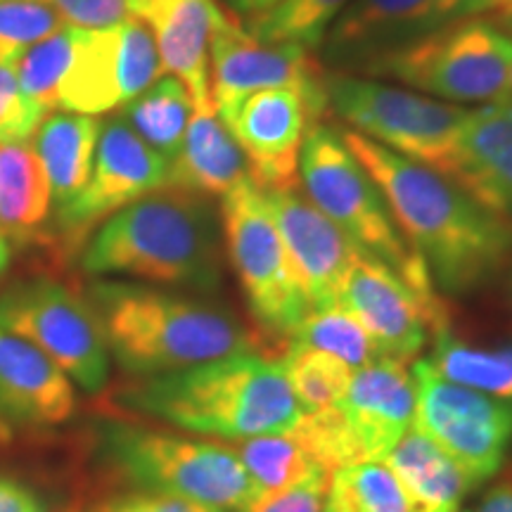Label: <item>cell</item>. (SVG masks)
Returning <instances> with one entry per match:
<instances>
[{
	"instance_id": "60d3db41",
	"label": "cell",
	"mask_w": 512,
	"mask_h": 512,
	"mask_svg": "<svg viewBox=\"0 0 512 512\" xmlns=\"http://www.w3.org/2000/svg\"><path fill=\"white\" fill-rule=\"evenodd\" d=\"M463 512H512V479L491 486L475 505Z\"/></svg>"
},
{
	"instance_id": "ba28073f",
	"label": "cell",
	"mask_w": 512,
	"mask_h": 512,
	"mask_svg": "<svg viewBox=\"0 0 512 512\" xmlns=\"http://www.w3.org/2000/svg\"><path fill=\"white\" fill-rule=\"evenodd\" d=\"M328 110L349 131L439 174L451 169L467 110L396 83L328 72Z\"/></svg>"
},
{
	"instance_id": "7c38bea8",
	"label": "cell",
	"mask_w": 512,
	"mask_h": 512,
	"mask_svg": "<svg viewBox=\"0 0 512 512\" xmlns=\"http://www.w3.org/2000/svg\"><path fill=\"white\" fill-rule=\"evenodd\" d=\"M169 162L145 145L126 121L114 114L100 124L95 162L86 188L50 216L48 240L67 254H79L102 221L140 197L166 185Z\"/></svg>"
},
{
	"instance_id": "e0dca14e",
	"label": "cell",
	"mask_w": 512,
	"mask_h": 512,
	"mask_svg": "<svg viewBox=\"0 0 512 512\" xmlns=\"http://www.w3.org/2000/svg\"><path fill=\"white\" fill-rule=\"evenodd\" d=\"M479 15L472 0H351L318 48L330 72L354 74L456 19Z\"/></svg>"
},
{
	"instance_id": "603a6c76",
	"label": "cell",
	"mask_w": 512,
	"mask_h": 512,
	"mask_svg": "<svg viewBox=\"0 0 512 512\" xmlns=\"http://www.w3.org/2000/svg\"><path fill=\"white\" fill-rule=\"evenodd\" d=\"M245 178H249L245 152L221 121L214 102L195 105L183 143L169 162L166 185L214 200Z\"/></svg>"
},
{
	"instance_id": "4316f807",
	"label": "cell",
	"mask_w": 512,
	"mask_h": 512,
	"mask_svg": "<svg viewBox=\"0 0 512 512\" xmlns=\"http://www.w3.org/2000/svg\"><path fill=\"white\" fill-rule=\"evenodd\" d=\"M192 112L195 102L188 88L176 76H164L138 98L126 102L119 110V117L145 145L171 162L183 143Z\"/></svg>"
},
{
	"instance_id": "ab89813d",
	"label": "cell",
	"mask_w": 512,
	"mask_h": 512,
	"mask_svg": "<svg viewBox=\"0 0 512 512\" xmlns=\"http://www.w3.org/2000/svg\"><path fill=\"white\" fill-rule=\"evenodd\" d=\"M0 512H48L34 489L15 477L0 475Z\"/></svg>"
},
{
	"instance_id": "8992f818",
	"label": "cell",
	"mask_w": 512,
	"mask_h": 512,
	"mask_svg": "<svg viewBox=\"0 0 512 512\" xmlns=\"http://www.w3.org/2000/svg\"><path fill=\"white\" fill-rule=\"evenodd\" d=\"M100 456L119 484L219 512H240L256 496L233 446L214 439L112 422L100 432Z\"/></svg>"
},
{
	"instance_id": "7a4b0ae2",
	"label": "cell",
	"mask_w": 512,
	"mask_h": 512,
	"mask_svg": "<svg viewBox=\"0 0 512 512\" xmlns=\"http://www.w3.org/2000/svg\"><path fill=\"white\" fill-rule=\"evenodd\" d=\"M79 268L91 278L138 280L197 294L219 292V209L211 197L164 185L102 221L81 247Z\"/></svg>"
},
{
	"instance_id": "3957f363",
	"label": "cell",
	"mask_w": 512,
	"mask_h": 512,
	"mask_svg": "<svg viewBox=\"0 0 512 512\" xmlns=\"http://www.w3.org/2000/svg\"><path fill=\"white\" fill-rule=\"evenodd\" d=\"M119 406L200 437L240 441L297 425L306 413L278 358L261 351L136 377Z\"/></svg>"
},
{
	"instance_id": "9a60e30c",
	"label": "cell",
	"mask_w": 512,
	"mask_h": 512,
	"mask_svg": "<svg viewBox=\"0 0 512 512\" xmlns=\"http://www.w3.org/2000/svg\"><path fill=\"white\" fill-rule=\"evenodd\" d=\"M339 306H344L373 337L382 356L411 361L430 337L448 330L441 299H425L392 266L358 249L344 278Z\"/></svg>"
},
{
	"instance_id": "1f68e13d",
	"label": "cell",
	"mask_w": 512,
	"mask_h": 512,
	"mask_svg": "<svg viewBox=\"0 0 512 512\" xmlns=\"http://www.w3.org/2000/svg\"><path fill=\"white\" fill-rule=\"evenodd\" d=\"M278 361L304 411H325L335 406L354 375V368L339 358L297 342H287L285 354Z\"/></svg>"
},
{
	"instance_id": "44dd1931",
	"label": "cell",
	"mask_w": 512,
	"mask_h": 512,
	"mask_svg": "<svg viewBox=\"0 0 512 512\" xmlns=\"http://www.w3.org/2000/svg\"><path fill=\"white\" fill-rule=\"evenodd\" d=\"M446 176L512 226V95L467 110Z\"/></svg>"
},
{
	"instance_id": "d6a6232c",
	"label": "cell",
	"mask_w": 512,
	"mask_h": 512,
	"mask_svg": "<svg viewBox=\"0 0 512 512\" xmlns=\"http://www.w3.org/2000/svg\"><path fill=\"white\" fill-rule=\"evenodd\" d=\"M292 342L325 351L354 370L368 366L382 356L366 328L339 304L306 313L299 328L294 330Z\"/></svg>"
},
{
	"instance_id": "836d02e7",
	"label": "cell",
	"mask_w": 512,
	"mask_h": 512,
	"mask_svg": "<svg viewBox=\"0 0 512 512\" xmlns=\"http://www.w3.org/2000/svg\"><path fill=\"white\" fill-rule=\"evenodd\" d=\"M79 29L62 27L31 46L15 62V74L19 88L34 102L38 110L46 114L57 110L60 86L72 67Z\"/></svg>"
},
{
	"instance_id": "e575fe53",
	"label": "cell",
	"mask_w": 512,
	"mask_h": 512,
	"mask_svg": "<svg viewBox=\"0 0 512 512\" xmlns=\"http://www.w3.org/2000/svg\"><path fill=\"white\" fill-rule=\"evenodd\" d=\"M62 27L60 15L43 0H0V62L15 67L34 43Z\"/></svg>"
},
{
	"instance_id": "d590c367",
	"label": "cell",
	"mask_w": 512,
	"mask_h": 512,
	"mask_svg": "<svg viewBox=\"0 0 512 512\" xmlns=\"http://www.w3.org/2000/svg\"><path fill=\"white\" fill-rule=\"evenodd\" d=\"M67 512H219L202 503L185 501V498L157 494V491L133 489L124 486L119 491H105V494L91 496L76 503Z\"/></svg>"
},
{
	"instance_id": "5bb4252c",
	"label": "cell",
	"mask_w": 512,
	"mask_h": 512,
	"mask_svg": "<svg viewBox=\"0 0 512 512\" xmlns=\"http://www.w3.org/2000/svg\"><path fill=\"white\" fill-rule=\"evenodd\" d=\"M328 69L316 53L292 43H261L228 12H219L209 46V91L219 117L247 95L271 88H292L328 114Z\"/></svg>"
},
{
	"instance_id": "9c48e42d",
	"label": "cell",
	"mask_w": 512,
	"mask_h": 512,
	"mask_svg": "<svg viewBox=\"0 0 512 512\" xmlns=\"http://www.w3.org/2000/svg\"><path fill=\"white\" fill-rule=\"evenodd\" d=\"M223 245L261 337L292 339L311 311L285 252L266 192L245 178L221 197Z\"/></svg>"
},
{
	"instance_id": "d6986e66",
	"label": "cell",
	"mask_w": 512,
	"mask_h": 512,
	"mask_svg": "<svg viewBox=\"0 0 512 512\" xmlns=\"http://www.w3.org/2000/svg\"><path fill=\"white\" fill-rule=\"evenodd\" d=\"M275 228L311 309L337 306L358 247L299 190L266 192Z\"/></svg>"
},
{
	"instance_id": "cb8c5ba5",
	"label": "cell",
	"mask_w": 512,
	"mask_h": 512,
	"mask_svg": "<svg viewBox=\"0 0 512 512\" xmlns=\"http://www.w3.org/2000/svg\"><path fill=\"white\" fill-rule=\"evenodd\" d=\"M53 195L36 150L27 143H0V235L27 245L46 240Z\"/></svg>"
},
{
	"instance_id": "f1b7e54d",
	"label": "cell",
	"mask_w": 512,
	"mask_h": 512,
	"mask_svg": "<svg viewBox=\"0 0 512 512\" xmlns=\"http://www.w3.org/2000/svg\"><path fill=\"white\" fill-rule=\"evenodd\" d=\"M230 446L238 453L256 496L280 491L313 475H328L306 453L302 441L294 437L292 427L283 432H268L259 434V437L233 441Z\"/></svg>"
},
{
	"instance_id": "f6af8a7d",
	"label": "cell",
	"mask_w": 512,
	"mask_h": 512,
	"mask_svg": "<svg viewBox=\"0 0 512 512\" xmlns=\"http://www.w3.org/2000/svg\"><path fill=\"white\" fill-rule=\"evenodd\" d=\"M472 3H475V8H477L479 15H484V12L498 10V8H501V5L510 3V0H472Z\"/></svg>"
},
{
	"instance_id": "6da1fadb",
	"label": "cell",
	"mask_w": 512,
	"mask_h": 512,
	"mask_svg": "<svg viewBox=\"0 0 512 512\" xmlns=\"http://www.w3.org/2000/svg\"><path fill=\"white\" fill-rule=\"evenodd\" d=\"M349 150L382 190L396 226L446 294L489 285L512 261V226L430 166L415 164L354 131Z\"/></svg>"
},
{
	"instance_id": "b9f144b4",
	"label": "cell",
	"mask_w": 512,
	"mask_h": 512,
	"mask_svg": "<svg viewBox=\"0 0 512 512\" xmlns=\"http://www.w3.org/2000/svg\"><path fill=\"white\" fill-rule=\"evenodd\" d=\"M216 3L230 17H235L238 22H245V19L264 15L266 10H271L280 0H216Z\"/></svg>"
},
{
	"instance_id": "74e56055",
	"label": "cell",
	"mask_w": 512,
	"mask_h": 512,
	"mask_svg": "<svg viewBox=\"0 0 512 512\" xmlns=\"http://www.w3.org/2000/svg\"><path fill=\"white\" fill-rule=\"evenodd\" d=\"M332 475H313L304 482L285 486L271 494H261L240 512H325Z\"/></svg>"
},
{
	"instance_id": "d4e9b609",
	"label": "cell",
	"mask_w": 512,
	"mask_h": 512,
	"mask_svg": "<svg viewBox=\"0 0 512 512\" xmlns=\"http://www.w3.org/2000/svg\"><path fill=\"white\" fill-rule=\"evenodd\" d=\"M100 121L88 114L53 112L36 128V155L53 195V211L67 207L91 178Z\"/></svg>"
},
{
	"instance_id": "f35d334b",
	"label": "cell",
	"mask_w": 512,
	"mask_h": 512,
	"mask_svg": "<svg viewBox=\"0 0 512 512\" xmlns=\"http://www.w3.org/2000/svg\"><path fill=\"white\" fill-rule=\"evenodd\" d=\"M60 15L64 27L107 29L131 17L128 0H43Z\"/></svg>"
},
{
	"instance_id": "83f0119b",
	"label": "cell",
	"mask_w": 512,
	"mask_h": 512,
	"mask_svg": "<svg viewBox=\"0 0 512 512\" xmlns=\"http://www.w3.org/2000/svg\"><path fill=\"white\" fill-rule=\"evenodd\" d=\"M432 342L427 358L446 380L512 403V344L472 347L453 337L451 328L437 332Z\"/></svg>"
},
{
	"instance_id": "5b68a950",
	"label": "cell",
	"mask_w": 512,
	"mask_h": 512,
	"mask_svg": "<svg viewBox=\"0 0 512 512\" xmlns=\"http://www.w3.org/2000/svg\"><path fill=\"white\" fill-rule=\"evenodd\" d=\"M299 183L304 195L358 249L392 266L425 299H439L425 261L403 238L382 190L337 126L325 121L309 126L299 155Z\"/></svg>"
},
{
	"instance_id": "bcb514c9",
	"label": "cell",
	"mask_w": 512,
	"mask_h": 512,
	"mask_svg": "<svg viewBox=\"0 0 512 512\" xmlns=\"http://www.w3.org/2000/svg\"><path fill=\"white\" fill-rule=\"evenodd\" d=\"M510 93H512V74H510Z\"/></svg>"
},
{
	"instance_id": "7402d4cb",
	"label": "cell",
	"mask_w": 512,
	"mask_h": 512,
	"mask_svg": "<svg viewBox=\"0 0 512 512\" xmlns=\"http://www.w3.org/2000/svg\"><path fill=\"white\" fill-rule=\"evenodd\" d=\"M131 17L155 36L164 72L188 88L195 105L211 102L209 46L219 3L216 0H128Z\"/></svg>"
},
{
	"instance_id": "277c9868",
	"label": "cell",
	"mask_w": 512,
	"mask_h": 512,
	"mask_svg": "<svg viewBox=\"0 0 512 512\" xmlns=\"http://www.w3.org/2000/svg\"><path fill=\"white\" fill-rule=\"evenodd\" d=\"M110 356L133 377L252 354L261 332L249 330L226 306L155 285L95 278L86 290Z\"/></svg>"
},
{
	"instance_id": "8fae6325",
	"label": "cell",
	"mask_w": 512,
	"mask_h": 512,
	"mask_svg": "<svg viewBox=\"0 0 512 512\" xmlns=\"http://www.w3.org/2000/svg\"><path fill=\"white\" fill-rule=\"evenodd\" d=\"M413 425L465 472L472 491L503 470L512 446V403L446 380L430 358L411 366Z\"/></svg>"
},
{
	"instance_id": "4dcf8cb0",
	"label": "cell",
	"mask_w": 512,
	"mask_h": 512,
	"mask_svg": "<svg viewBox=\"0 0 512 512\" xmlns=\"http://www.w3.org/2000/svg\"><path fill=\"white\" fill-rule=\"evenodd\" d=\"M351 0H280L264 15L240 22L261 43H292L318 53L328 29Z\"/></svg>"
},
{
	"instance_id": "f546056e",
	"label": "cell",
	"mask_w": 512,
	"mask_h": 512,
	"mask_svg": "<svg viewBox=\"0 0 512 512\" xmlns=\"http://www.w3.org/2000/svg\"><path fill=\"white\" fill-rule=\"evenodd\" d=\"M325 512H422L384 460L337 470L330 477Z\"/></svg>"
},
{
	"instance_id": "ee69618b",
	"label": "cell",
	"mask_w": 512,
	"mask_h": 512,
	"mask_svg": "<svg viewBox=\"0 0 512 512\" xmlns=\"http://www.w3.org/2000/svg\"><path fill=\"white\" fill-rule=\"evenodd\" d=\"M12 264V245L5 235H0V280L5 278V273L10 271Z\"/></svg>"
},
{
	"instance_id": "7bdbcfd3",
	"label": "cell",
	"mask_w": 512,
	"mask_h": 512,
	"mask_svg": "<svg viewBox=\"0 0 512 512\" xmlns=\"http://www.w3.org/2000/svg\"><path fill=\"white\" fill-rule=\"evenodd\" d=\"M491 19H494V22L505 31V34L512 36V0H510V3L501 5L498 10H494V17H491Z\"/></svg>"
},
{
	"instance_id": "52a82bcc",
	"label": "cell",
	"mask_w": 512,
	"mask_h": 512,
	"mask_svg": "<svg viewBox=\"0 0 512 512\" xmlns=\"http://www.w3.org/2000/svg\"><path fill=\"white\" fill-rule=\"evenodd\" d=\"M354 74L453 105H484L512 95V36L489 17H463L375 57Z\"/></svg>"
},
{
	"instance_id": "8d00e7d4",
	"label": "cell",
	"mask_w": 512,
	"mask_h": 512,
	"mask_svg": "<svg viewBox=\"0 0 512 512\" xmlns=\"http://www.w3.org/2000/svg\"><path fill=\"white\" fill-rule=\"evenodd\" d=\"M46 112L19 88L15 67L0 62V143H27Z\"/></svg>"
},
{
	"instance_id": "30bf717a",
	"label": "cell",
	"mask_w": 512,
	"mask_h": 512,
	"mask_svg": "<svg viewBox=\"0 0 512 512\" xmlns=\"http://www.w3.org/2000/svg\"><path fill=\"white\" fill-rule=\"evenodd\" d=\"M0 328L46 354L83 392L110 380V349L93 304L53 275L19 278L0 290Z\"/></svg>"
},
{
	"instance_id": "484cf974",
	"label": "cell",
	"mask_w": 512,
	"mask_h": 512,
	"mask_svg": "<svg viewBox=\"0 0 512 512\" xmlns=\"http://www.w3.org/2000/svg\"><path fill=\"white\" fill-rule=\"evenodd\" d=\"M384 463L422 512H463L465 496L472 491L465 472L415 425L387 453Z\"/></svg>"
},
{
	"instance_id": "4fadbf2b",
	"label": "cell",
	"mask_w": 512,
	"mask_h": 512,
	"mask_svg": "<svg viewBox=\"0 0 512 512\" xmlns=\"http://www.w3.org/2000/svg\"><path fill=\"white\" fill-rule=\"evenodd\" d=\"M162 74L155 36L140 19L128 17L107 29H79L72 67L57 95V110L88 117L121 110Z\"/></svg>"
},
{
	"instance_id": "ac0fdd59",
	"label": "cell",
	"mask_w": 512,
	"mask_h": 512,
	"mask_svg": "<svg viewBox=\"0 0 512 512\" xmlns=\"http://www.w3.org/2000/svg\"><path fill=\"white\" fill-rule=\"evenodd\" d=\"M221 121L245 152L249 178L264 192L299 185V155L316 107L292 88H271L242 98Z\"/></svg>"
},
{
	"instance_id": "ffe728a7",
	"label": "cell",
	"mask_w": 512,
	"mask_h": 512,
	"mask_svg": "<svg viewBox=\"0 0 512 512\" xmlns=\"http://www.w3.org/2000/svg\"><path fill=\"white\" fill-rule=\"evenodd\" d=\"M74 382L22 337L0 328V425L46 430L74 415Z\"/></svg>"
},
{
	"instance_id": "2e32d148",
	"label": "cell",
	"mask_w": 512,
	"mask_h": 512,
	"mask_svg": "<svg viewBox=\"0 0 512 512\" xmlns=\"http://www.w3.org/2000/svg\"><path fill=\"white\" fill-rule=\"evenodd\" d=\"M325 411L344 467L384 460L413 425L411 368L396 358L380 356L356 368L342 399Z\"/></svg>"
}]
</instances>
